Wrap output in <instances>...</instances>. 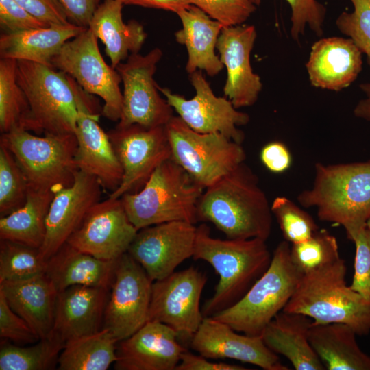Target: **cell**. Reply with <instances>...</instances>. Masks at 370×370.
Instances as JSON below:
<instances>
[{"instance_id": "obj_34", "label": "cell", "mask_w": 370, "mask_h": 370, "mask_svg": "<svg viewBox=\"0 0 370 370\" xmlns=\"http://www.w3.org/2000/svg\"><path fill=\"white\" fill-rule=\"evenodd\" d=\"M64 344L52 334L30 346H18L8 340L1 343L0 370H48L58 365Z\"/></svg>"}, {"instance_id": "obj_13", "label": "cell", "mask_w": 370, "mask_h": 370, "mask_svg": "<svg viewBox=\"0 0 370 370\" xmlns=\"http://www.w3.org/2000/svg\"><path fill=\"white\" fill-rule=\"evenodd\" d=\"M108 134L123 173L120 185L110 194V198L119 199L126 193L139 191L156 168L171 158L166 125L116 126Z\"/></svg>"}, {"instance_id": "obj_20", "label": "cell", "mask_w": 370, "mask_h": 370, "mask_svg": "<svg viewBox=\"0 0 370 370\" xmlns=\"http://www.w3.org/2000/svg\"><path fill=\"white\" fill-rule=\"evenodd\" d=\"M212 317H204L190 341L191 348L206 358H231L265 370H288L261 336L238 334Z\"/></svg>"}, {"instance_id": "obj_21", "label": "cell", "mask_w": 370, "mask_h": 370, "mask_svg": "<svg viewBox=\"0 0 370 370\" xmlns=\"http://www.w3.org/2000/svg\"><path fill=\"white\" fill-rule=\"evenodd\" d=\"M256 36L254 25H238L223 27L217 40L216 48L227 69L224 95L236 109L254 105L262 88L250 63Z\"/></svg>"}, {"instance_id": "obj_15", "label": "cell", "mask_w": 370, "mask_h": 370, "mask_svg": "<svg viewBox=\"0 0 370 370\" xmlns=\"http://www.w3.org/2000/svg\"><path fill=\"white\" fill-rule=\"evenodd\" d=\"M152 283L127 252L118 259L103 321L118 343L148 321Z\"/></svg>"}, {"instance_id": "obj_5", "label": "cell", "mask_w": 370, "mask_h": 370, "mask_svg": "<svg viewBox=\"0 0 370 370\" xmlns=\"http://www.w3.org/2000/svg\"><path fill=\"white\" fill-rule=\"evenodd\" d=\"M204 188L171 158L159 165L138 192L120 199L139 230L162 223L198 222L197 204Z\"/></svg>"}, {"instance_id": "obj_43", "label": "cell", "mask_w": 370, "mask_h": 370, "mask_svg": "<svg viewBox=\"0 0 370 370\" xmlns=\"http://www.w3.org/2000/svg\"><path fill=\"white\" fill-rule=\"evenodd\" d=\"M348 238L356 247L354 273L350 287L370 301V230L366 225Z\"/></svg>"}, {"instance_id": "obj_50", "label": "cell", "mask_w": 370, "mask_h": 370, "mask_svg": "<svg viewBox=\"0 0 370 370\" xmlns=\"http://www.w3.org/2000/svg\"><path fill=\"white\" fill-rule=\"evenodd\" d=\"M123 5H135L145 8L162 9L174 12L188 8L192 5L190 0H120Z\"/></svg>"}, {"instance_id": "obj_27", "label": "cell", "mask_w": 370, "mask_h": 370, "mask_svg": "<svg viewBox=\"0 0 370 370\" xmlns=\"http://www.w3.org/2000/svg\"><path fill=\"white\" fill-rule=\"evenodd\" d=\"M182 28L175 34L176 41L186 46L188 61L186 70L190 75L197 69L209 76L217 75L224 65L214 49L224 27L199 8L191 5L177 13Z\"/></svg>"}, {"instance_id": "obj_40", "label": "cell", "mask_w": 370, "mask_h": 370, "mask_svg": "<svg viewBox=\"0 0 370 370\" xmlns=\"http://www.w3.org/2000/svg\"><path fill=\"white\" fill-rule=\"evenodd\" d=\"M354 10L343 12L336 18V25L351 38L365 54L370 67V0H350Z\"/></svg>"}, {"instance_id": "obj_42", "label": "cell", "mask_w": 370, "mask_h": 370, "mask_svg": "<svg viewBox=\"0 0 370 370\" xmlns=\"http://www.w3.org/2000/svg\"><path fill=\"white\" fill-rule=\"evenodd\" d=\"M212 18L224 27L241 25L256 10L250 0H190Z\"/></svg>"}, {"instance_id": "obj_33", "label": "cell", "mask_w": 370, "mask_h": 370, "mask_svg": "<svg viewBox=\"0 0 370 370\" xmlns=\"http://www.w3.org/2000/svg\"><path fill=\"white\" fill-rule=\"evenodd\" d=\"M118 341L106 328L68 342L58 360L60 370H106L117 360Z\"/></svg>"}, {"instance_id": "obj_12", "label": "cell", "mask_w": 370, "mask_h": 370, "mask_svg": "<svg viewBox=\"0 0 370 370\" xmlns=\"http://www.w3.org/2000/svg\"><path fill=\"white\" fill-rule=\"evenodd\" d=\"M67 75V74H66ZM73 89L77 120L75 134L77 141L75 163L78 170L97 178L102 188L112 193L120 185L123 169L108 132L99 123L101 114L99 102L67 75Z\"/></svg>"}, {"instance_id": "obj_9", "label": "cell", "mask_w": 370, "mask_h": 370, "mask_svg": "<svg viewBox=\"0 0 370 370\" xmlns=\"http://www.w3.org/2000/svg\"><path fill=\"white\" fill-rule=\"evenodd\" d=\"M171 159L204 189L245 162L241 144L219 132L199 133L180 116L166 125Z\"/></svg>"}, {"instance_id": "obj_25", "label": "cell", "mask_w": 370, "mask_h": 370, "mask_svg": "<svg viewBox=\"0 0 370 370\" xmlns=\"http://www.w3.org/2000/svg\"><path fill=\"white\" fill-rule=\"evenodd\" d=\"M10 307L32 328L40 339L51 334L58 292L44 273L17 281L0 282Z\"/></svg>"}, {"instance_id": "obj_47", "label": "cell", "mask_w": 370, "mask_h": 370, "mask_svg": "<svg viewBox=\"0 0 370 370\" xmlns=\"http://www.w3.org/2000/svg\"><path fill=\"white\" fill-rule=\"evenodd\" d=\"M260 158L264 166L271 173H282L292 163V156L286 145L280 141H272L261 149Z\"/></svg>"}, {"instance_id": "obj_2", "label": "cell", "mask_w": 370, "mask_h": 370, "mask_svg": "<svg viewBox=\"0 0 370 370\" xmlns=\"http://www.w3.org/2000/svg\"><path fill=\"white\" fill-rule=\"evenodd\" d=\"M261 238H215L206 224L197 227L193 258L208 262L219 276L213 295L203 305L204 317L230 307L268 269L271 255Z\"/></svg>"}, {"instance_id": "obj_37", "label": "cell", "mask_w": 370, "mask_h": 370, "mask_svg": "<svg viewBox=\"0 0 370 370\" xmlns=\"http://www.w3.org/2000/svg\"><path fill=\"white\" fill-rule=\"evenodd\" d=\"M290 256L302 275L341 258L336 237L325 229H319L308 239L292 244Z\"/></svg>"}, {"instance_id": "obj_19", "label": "cell", "mask_w": 370, "mask_h": 370, "mask_svg": "<svg viewBox=\"0 0 370 370\" xmlns=\"http://www.w3.org/2000/svg\"><path fill=\"white\" fill-rule=\"evenodd\" d=\"M101 185L97 177L77 170L73 183L56 192L46 219L40 251L49 259L66 243L91 208L100 201Z\"/></svg>"}, {"instance_id": "obj_49", "label": "cell", "mask_w": 370, "mask_h": 370, "mask_svg": "<svg viewBox=\"0 0 370 370\" xmlns=\"http://www.w3.org/2000/svg\"><path fill=\"white\" fill-rule=\"evenodd\" d=\"M243 366L225 362H210L202 356H196L187 350L181 355L175 370H245Z\"/></svg>"}, {"instance_id": "obj_23", "label": "cell", "mask_w": 370, "mask_h": 370, "mask_svg": "<svg viewBox=\"0 0 370 370\" xmlns=\"http://www.w3.org/2000/svg\"><path fill=\"white\" fill-rule=\"evenodd\" d=\"M109 288L75 285L58 294L50 334L65 345L101 330Z\"/></svg>"}, {"instance_id": "obj_48", "label": "cell", "mask_w": 370, "mask_h": 370, "mask_svg": "<svg viewBox=\"0 0 370 370\" xmlns=\"http://www.w3.org/2000/svg\"><path fill=\"white\" fill-rule=\"evenodd\" d=\"M70 23L88 28L100 0H59Z\"/></svg>"}, {"instance_id": "obj_24", "label": "cell", "mask_w": 370, "mask_h": 370, "mask_svg": "<svg viewBox=\"0 0 370 370\" xmlns=\"http://www.w3.org/2000/svg\"><path fill=\"white\" fill-rule=\"evenodd\" d=\"M362 53L349 38L328 37L311 47L306 64L312 86L340 91L351 85L362 69Z\"/></svg>"}, {"instance_id": "obj_51", "label": "cell", "mask_w": 370, "mask_h": 370, "mask_svg": "<svg viewBox=\"0 0 370 370\" xmlns=\"http://www.w3.org/2000/svg\"><path fill=\"white\" fill-rule=\"evenodd\" d=\"M360 88L365 95L354 109V114L357 118L370 122V82L360 84Z\"/></svg>"}, {"instance_id": "obj_14", "label": "cell", "mask_w": 370, "mask_h": 370, "mask_svg": "<svg viewBox=\"0 0 370 370\" xmlns=\"http://www.w3.org/2000/svg\"><path fill=\"white\" fill-rule=\"evenodd\" d=\"M206 282V274L193 267L153 281L148 321L169 325L179 339L190 342L204 318L200 299Z\"/></svg>"}, {"instance_id": "obj_39", "label": "cell", "mask_w": 370, "mask_h": 370, "mask_svg": "<svg viewBox=\"0 0 370 370\" xmlns=\"http://www.w3.org/2000/svg\"><path fill=\"white\" fill-rule=\"evenodd\" d=\"M285 241L292 244L308 239L319 228L313 218L286 197H277L271 204Z\"/></svg>"}, {"instance_id": "obj_10", "label": "cell", "mask_w": 370, "mask_h": 370, "mask_svg": "<svg viewBox=\"0 0 370 370\" xmlns=\"http://www.w3.org/2000/svg\"><path fill=\"white\" fill-rule=\"evenodd\" d=\"M97 40L88 27L85 29L62 46L51 64L73 77L84 91L101 97L104 102L101 114L119 122L123 105L121 78L116 69L105 62Z\"/></svg>"}, {"instance_id": "obj_32", "label": "cell", "mask_w": 370, "mask_h": 370, "mask_svg": "<svg viewBox=\"0 0 370 370\" xmlns=\"http://www.w3.org/2000/svg\"><path fill=\"white\" fill-rule=\"evenodd\" d=\"M54 193L29 187L25 204L0 219V238L34 248L42 246L46 219Z\"/></svg>"}, {"instance_id": "obj_29", "label": "cell", "mask_w": 370, "mask_h": 370, "mask_svg": "<svg viewBox=\"0 0 370 370\" xmlns=\"http://www.w3.org/2000/svg\"><path fill=\"white\" fill-rule=\"evenodd\" d=\"M117 261L97 258L66 243L47 260L45 273L58 293L75 285L110 289Z\"/></svg>"}, {"instance_id": "obj_4", "label": "cell", "mask_w": 370, "mask_h": 370, "mask_svg": "<svg viewBox=\"0 0 370 370\" xmlns=\"http://www.w3.org/2000/svg\"><path fill=\"white\" fill-rule=\"evenodd\" d=\"M297 200L303 207L315 208L321 221L342 225L349 238L370 219V160L317 162L312 187Z\"/></svg>"}, {"instance_id": "obj_18", "label": "cell", "mask_w": 370, "mask_h": 370, "mask_svg": "<svg viewBox=\"0 0 370 370\" xmlns=\"http://www.w3.org/2000/svg\"><path fill=\"white\" fill-rule=\"evenodd\" d=\"M138 230L130 221L120 198L95 204L66 243L104 260H116L128 249Z\"/></svg>"}, {"instance_id": "obj_44", "label": "cell", "mask_w": 370, "mask_h": 370, "mask_svg": "<svg viewBox=\"0 0 370 370\" xmlns=\"http://www.w3.org/2000/svg\"><path fill=\"white\" fill-rule=\"evenodd\" d=\"M0 336L16 343H35L40 340L29 324L8 305L0 292Z\"/></svg>"}, {"instance_id": "obj_1", "label": "cell", "mask_w": 370, "mask_h": 370, "mask_svg": "<svg viewBox=\"0 0 370 370\" xmlns=\"http://www.w3.org/2000/svg\"><path fill=\"white\" fill-rule=\"evenodd\" d=\"M272 211L258 178L243 162L204 189L197 204L198 221H208L229 239L267 241Z\"/></svg>"}, {"instance_id": "obj_41", "label": "cell", "mask_w": 370, "mask_h": 370, "mask_svg": "<svg viewBox=\"0 0 370 370\" xmlns=\"http://www.w3.org/2000/svg\"><path fill=\"white\" fill-rule=\"evenodd\" d=\"M259 5L261 0H250ZM291 10V36L296 41L304 34L308 27L317 36L323 33V24L326 14L325 6L317 0H286Z\"/></svg>"}, {"instance_id": "obj_35", "label": "cell", "mask_w": 370, "mask_h": 370, "mask_svg": "<svg viewBox=\"0 0 370 370\" xmlns=\"http://www.w3.org/2000/svg\"><path fill=\"white\" fill-rule=\"evenodd\" d=\"M17 60L0 58V131L15 128L27 130L29 106L26 95L17 81Z\"/></svg>"}, {"instance_id": "obj_28", "label": "cell", "mask_w": 370, "mask_h": 370, "mask_svg": "<svg viewBox=\"0 0 370 370\" xmlns=\"http://www.w3.org/2000/svg\"><path fill=\"white\" fill-rule=\"evenodd\" d=\"M120 0H103L95 12L88 28L105 45L110 65L116 69L132 53H139L147 38L143 26L135 20L122 18Z\"/></svg>"}, {"instance_id": "obj_6", "label": "cell", "mask_w": 370, "mask_h": 370, "mask_svg": "<svg viewBox=\"0 0 370 370\" xmlns=\"http://www.w3.org/2000/svg\"><path fill=\"white\" fill-rule=\"evenodd\" d=\"M290 249L288 241L280 242L268 269L245 295L211 317L238 332L261 336L266 326L287 304L302 275L292 262Z\"/></svg>"}, {"instance_id": "obj_38", "label": "cell", "mask_w": 370, "mask_h": 370, "mask_svg": "<svg viewBox=\"0 0 370 370\" xmlns=\"http://www.w3.org/2000/svg\"><path fill=\"white\" fill-rule=\"evenodd\" d=\"M28 181L12 153L0 145V215L5 217L25 202Z\"/></svg>"}, {"instance_id": "obj_36", "label": "cell", "mask_w": 370, "mask_h": 370, "mask_svg": "<svg viewBox=\"0 0 370 370\" xmlns=\"http://www.w3.org/2000/svg\"><path fill=\"white\" fill-rule=\"evenodd\" d=\"M47 260L34 248L1 239L0 282L27 279L46 272Z\"/></svg>"}, {"instance_id": "obj_22", "label": "cell", "mask_w": 370, "mask_h": 370, "mask_svg": "<svg viewBox=\"0 0 370 370\" xmlns=\"http://www.w3.org/2000/svg\"><path fill=\"white\" fill-rule=\"evenodd\" d=\"M185 351L173 328L156 321H148L132 335L119 342L114 369L175 370Z\"/></svg>"}, {"instance_id": "obj_52", "label": "cell", "mask_w": 370, "mask_h": 370, "mask_svg": "<svg viewBox=\"0 0 370 370\" xmlns=\"http://www.w3.org/2000/svg\"><path fill=\"white\" fill-rule=\"evenodd\" d=\"M367 227L370 230V219L367 221Z\"/></svg>"}, {"instance_id": "obj_30", "label": "cell", "mask_w": 370, "mask_h": 370, "mask_svg": "<svg viewBox=\"0 0 370 370\" xmlns=\"http://www.w3.org/2000/svg\"><path fill=\"white\" fill-rule=\"evenodd\" d=\"M85 29L69 23L12 33L3 32L0 36V57L53 66L51 60L62 46Z\"/></svg>"}, {"instance_id": "obj_8", "label": "cell", "mask_w": 370, "mask_h": 370, "mask_svg": "<svg viewBox=\"0 0 370 370\" xmlns=\"http://www.w3.org/2000/svg\"><path fill=\"white\" fill-rule=\"evenodd\" d=\"M17 81L29 106L27 130L36 134H75L77 106L67 75L53 66L17 60Z\"/></svg>"}, {"instance_id": "obj_3", "label": "cell", "mask_w": 370, "mask_h": 370, "mask_svg": "<svg viewBox=\"0 0 370 370\" xmlns=\"http://www.w3.org/2000/svg\"><path fill=\"white\" fill-rule=\"evenodd\" d=\"M345 261L338 260L303 274L282 311L310 317L313 324L343 323L358 336L370 332V301L346 282Z\"/></svg>"}, {"instance_id": "obj_17", "label": "cell", "mask_w": 370, "mask_h": 370, "mask_svg": "<svg viewBox=\"0 0 370 370\" xmlns=\"http://www.w3.org/2000/svg\"><path fill=\"white\" fill-rule=\"evenodd\" d=\"M197 226L182 221H169L139 230L127 253L153 282L175 271L193 257Z\"/></svg>"}, {"instance_id": "obj_7", "label": "cell", "mask_w": 370, "mask_h": 370, "mask_svg": "<svg viewBox=\"0 0 370 370\" xmlns=\"http://www.w3.org/2000/svg\"><path fill=\"white\" fill-rule=\"evenodd\" d=\"M0 145L12 153L29 187L54 193L73 183L78 170L75 134L40 136L18 127L1 134Z\"/></svg>"}, {"instance_id": "obj_46", "label": "cell", "mask_w": 370, "mask_h": 370, "mask_svg": "<svg viewBox=\"0 0 370 370\" xmlns=\"http://www.w3.org/2000/svg\"><path fill=\"white\" fill-rule=\"evenodd\" d=\"M15 1L47 26L70 23L59 0Z\"/></svg>"}, {"instance_id": "obj_31", "label": "cell", "mask_w": 370, "mask_h": 370, "mask_svg": "<svg viewBox=\"0 0 370 370\" xmlns=\"http://www.w3.org/2000/svg\"><path fill=\"white\" fill-rule=\"evenodd\" d=\"M357 334L343 323L313 324L309 341L328 370H370V356L360 348Z\"/></svg>"}, {"instance_id": "obj_16", "label": "cell", "mask_w": 370, "mask_h": 370, "mask_svg": "<svg viewBox=\"0 0 370 370\" xmlns=\"http://www.w3.org/2000/svg\"><path fill=\"white\" fill-rule=\"evenodd\" d=\"M195 95L190 99L173 93L167 88L160 90L179 116L193 130L199 133L219 132L241 144L244 133L238 128L250 120L249 116L238 111L230 100L217 97L201 70L190 74Z\"/></svg>"}, {"instance_id": "obj_26", "label": "cell", "mask_w": 370, "mask_h": 370, "mask_svg": "<svg viewBox=\"0 0 370 370\" xmlns=\"http://www.w3.org/2000/svg\"><path fill=\"white\" fill-rule=\"evenodd\" d=\"M312 320L302 314L280 312L261 337L276 354L286 357L297 370H324L325 367L309 341Z\"/></svg>"}, {"instance_id": "obj_11", "label": "cell", "mask_w": 370, "mask_h": 370, "mask_svg": "<svg viewBox=\"0 0 370 370\" xmlns=\"http://www.w3.org/2000/svg\"><path fill=\"white\" fill-rule=\"evenodd\" d=\"M162 56V50L156 47L145 56L132 53L125 62L116 66L123 84L122 112L117 127L165 126L173 116V108L160 95L153 79Z\"/></svg>"}, {"instance_id": "obj_45", "label": "cell", "mask_w": 370, "mask_h": 370, "mask_svg": "<svg viewBox=\"0 0 370 370\" xmlns=\"http://www.w3.org/2000/svg\"><path fill=\"white\" fill-rule=\"evenodd\" d=\"M47 26L15 0H0V27L3 33Z\"/></svg>"}]
</instances>
